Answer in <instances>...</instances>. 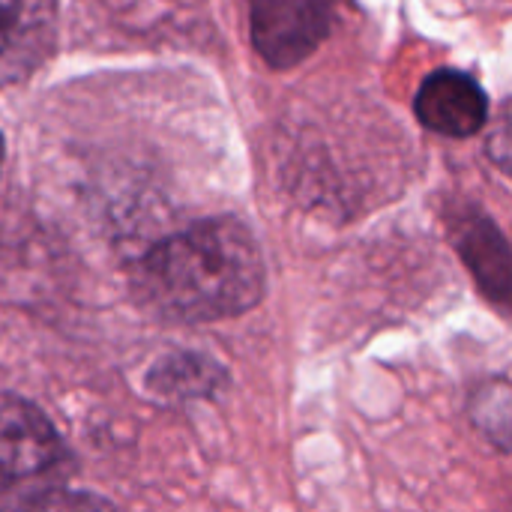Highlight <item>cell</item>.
Listing matches in <instances>:
<instances>
[{"label":"cell","mask_w":512,"mask_h":512,"mask_svg":"<svg viewBox=\"0 0 512 512\" xmlns=\"http://www.w3.org/2000/svg\"><path fill=\"white\" fill-rule=\"evenodd\" d=\"M132 285L156 315L210 324L258 306L267 267L255 234L240 219L219 216L156 243L135 264Z\"/></svg>","instance_id":"obj_1"},{"label":"cell","mask_w":512,"mask_h":512,"mask_svg":"<svg viewBox=\"0 0 512 512\" xmlns=\"http://www.w3.org/2000/svg\"><path fill=\"white\" fill-rule=\"evenodd\" d=\"M66 462L63 441L48 417L30 402L0 396V507L9 495L33 480L54 474Z\"/></svg>","instance_id":"obj_2"},{"label":"cell","mask_w":512,"mask_h":512,"mask_svg":"<svg viewBox=\"0 0 512 512\" xmlns=\"http://www.w3.org/2000/svg\"><path fill=\"white\" fill-rule=\"evenodd\" d=\"M336 0H249L252 45L273 69L303 63L330 33Z\"/></svg>","instance_id":"obj_3"},{"label":"cell","mask_w":512,"mask_h":512,"mask_svg":"<svg viewBox=\"0 0 512 512\" xmlns=\"http://www.w3.org/2000/svg\"><path fill=\"white\" fill-rule=\"evenodd\" d=\"M414 114L438 135L471 138L489 120V99L471 75L459 69H438L420 84L414 96Z\"/></svg>","instance_id":"obj_4"},{"label":"cell","mask_w":512,"mask_h":512,"mask_svg":"<svg viewBox=\"0 0 512 512\" xmlns=\"http://www.w3.org/2000/svg\"><path fill=\"white\" fill-rule=\"evenodd\" d=\"M456 246L462 261L471 267V273L477 276V282L483 285V291L498 300L507 303L510 297V249L504 234L495 228L492 219L486 216H468L456 225Z\"/></svg>","instance_id":"obj_5"},{"label":"cell","mask_w":512,"mask_h":512,"mask_svg":"<svg viewBox=\"0 0 512 512\" xmlns=\"http://www.w3.org/2000/svg\"><path fill=\"white\" fill-rule=\"evenodd\" d=\"M222 381H225V369L207 354H195V351H174L162 357L147 375V387L156 396L174 402L210 396Z\"/></svg>","instance_id":"obj_6"},{"label":"cell","mask_w":512,"mask_h":512,"mask_svg":"<svg viewBox=\"0 0 512 512\" xmlns=\"http://www.w3.org/2000/svg\"><path fill=\"white\" fill-rule=\"evenodd\" d=\"M30 0H0V60L27 24Z\"/></svg>","instance_id":"obj_7"},{"label":"cell","mask_w":512,"mask_h":512,"mask_svg":"<svg viewBox=\"0 0 512 512\" xmlns=\"http://www.w3.org/2000/svg\"><path fill=\"white\" fill-rule=\"evenodd\" d=\"M0 168H3V135H0Z\"/></svg>","instance_id":"obj_8"}]
</instances>
